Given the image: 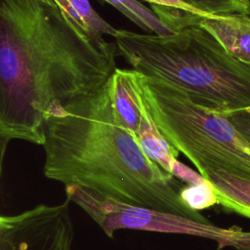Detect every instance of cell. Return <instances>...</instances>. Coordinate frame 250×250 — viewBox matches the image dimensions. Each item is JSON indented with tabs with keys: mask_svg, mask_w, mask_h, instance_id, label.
<instances>
[{
	"mask_svg": "<svg viewBox=\"0 0 250 250\" xmlns=\"http://www.w3.org/2000/svg\"><path fill=\"white\" fill-rule=\"evenodd\" d=\"M203 178L212 185L219 205L250 219V180L223 170L209 172Z\"/></svg>",
	"mask_w": 250,
	"mask_h": 250,
	"instance_id": "9c48e42d",
	"label": "cell"
},
{
	"mask_svg": "<svg viewBox=\"0 0 250 250\" xmlns=\"http://www.w3.org/2000/svg\"><path fill=\"white\" fill-rule=\"evenodd\" d=\"M58 3L78 23L87 29L101 34L114 37L118 29L104 21L91 6L89 0H57Z\"/></svg>",
	"mask_w": 250,
	"mask_h": 250,
	"instance_id": "7c38bea8",
	"label": "cell"
},
{
	"mask_svg": "<svg viewBox=\"0 0 250 250\" xmlns=\"http://www.w3.org/2000/svg\"><path fill=\"white\" fill-rule=\"evenodd\" d=\"M140 73L134 69L116 68L108 80L114 109L122 124L136 136L142 118Z\"/></svg>",
	"mask_w": 250,
	"mask_h": 250,
	"instance_id": "52a82bcc",
	"label": "cell"
},
{
	"mask_svg": "<svg viewBox=\"0 0 250 250\" xmlns=\"http://www.w3.org/2000/svg\"><path fill=\"white\" fill-rule=\"evenodd\" d=\"M64 190L66 197L80 206L108 237L125 229L196 235L214 239L222 245H242L247 241L248 233L239 229H221L213 224H201L177 215L124 204L76 186L64 187Z\"/></svg>",
	"mask_w": 250,
	"mask_h": 250,
	"instance_id": "5b68a950",
	"label": "cell"
},
{
	"mask_svg": "<svg viewBox=\"0 0 250 250\" xmlns=\"http://www.w3.org/2000/svg\"><path fill=\"white\" fill-rule=\"evenodd\" d=\"M139 84L160 133L202 177L223 170L250 180V144L226 114L197 104L167 81L140 73Z\"/></svg>",
	"mask_w": 250,
	"mask_h": 250,
	"instance_id": "277c9868",
	"label": "cell"
},
{
	"mask_svg": "<svg viewBox=\"0 0 250 250\" xmlns=\"http://www.w3.org/2000/svg\"><path fill=\"white\" fill-rule=\"evenodd\" d=\"M109 80V79H108ZM44 176L115 201L212 224L182 198V182L151 160L114 109L108 81L45 116Z\"/></svg>",
	"mask_w": 250,
	"mask_h": 250,
	"instance_id": "7a4b0ae2",
	"label": "cell"
},
{
	"mask_svg": "<svg viewBox=\"0 0 250 250\" xmlns=\"http://www.w3.org/2000/svg\"><path fill=\"white\" fill-rule=\"evenodd\" d=\"M145 1H147L148 3H150V5H159V6L175 8V9L184 10V11H187L189 13L203 16L200 12L193 9L191 6L187 4L184 0H145Z\"/></svg>",
	"mask_w": 250,
	"mask_h": 250,
	"instance_id": "2e32d148",
	"label": "cell"
},
{
	"mask_svg": "<svg viewBox=\"0 0 250 250\" xmlns=\"http://www.w3.org/2000/svg\"><path fill=\"white\" fill-rule=\"evenodd\" d=\"M71 201L38 204L16 215L0 217V250H72Z\"/></svg>",
	"mask_w": 250,
	"mask_h": 250,
	"instance_id": "8992f818",
	"label": "cell"
},
{
	"mask_svg": "<svg viewBox=\"0 0 250 250\" xmlns=\"http://www.w3.org/2000/svg\"><path fill=\"white\" fill-rule=\"evenodd\" d=\"M142 102V118L137 138L146 155L162 169L171 174L172 163L174 160L178 159L180 152L167 142L158 130L146 106L143 95Z\"/></svg>",
	"mask_w": 250,
	"mask_h": 250,
	"instance_id": "30bf717a",
	"label": "cell"
},
{
	"mask_svg": "<svg viewBox=\"0 0 250 250\" xmlns=\"http://www.w3.org/2000/svg\"><path fill=\"white\" fill-rule=\"evenodd\" d=\"M115 42L78 23L57 0H0V144H44L45 116L103 87Z\"/></svg>",
	"mask_w": 250,
	"mask_h": 250,
	"instance_id": "6da1fadb",
	"label": "cell"
},
{
	"mask_svg": "<svg viewBox=\"0 0 250 250\" xmlns=\"http://www.w3.org/2000/svg\"><path fill=\"white\" fill-rule=\"evenodd\" d=\"M236 130L250 144V107L227 115Z\"/></svg>",
	"mask_w": 250,
	"mask_h": 250,
	"instance_id": "9a60e30c",
	"label": "cell"
},
{
	"mask_svg": "<svg viewBox=\"0 0 250 250\" xmlns=\"http://www.w3.org/2000/svg\"><path fill=\"white\" fill-rule=\"evenodd\" d=\"M194 20L211 32L235 59L250 65V17L201 16Z\"/></svg>",
	"mask_w": 250,
	"mask_h": 250,
	"instance_id": "ba28073f",
	"label": "cell"
},
{
	"mask_svg": "<svg viewBox=\"0 0 250 250\" xmlns=\"http://www.w3.org/2000/svg\"><path fill=\"white\" fill-rule=\"evenodd\" d=\"M203 16H250V0H184Z\"/></svg>",
	"mask_w": 250,
	"mask_h": 250,
	"instance_id": "4fadbf2b",
	"label": "cell"
},
{
	"mask_svg": "<svg viewBox=\"0 0 250 250\" xmlns=\"http://www.w3.org/2000/svg\"><path fill=\"white\" fill-rule=\"evenodd\" d=\"M181 196L195 211H201L202 209L218 204L215 190L207 180L201 184L184 186L181 190Z\"/></svg>",
	"mask_w": 250,
	"mask_h": 250,
	"instance_id": "5bb4252c",
	"label": "cell"
},
{
	"mask_svg": "<svg viewBox=\"0 0 250 250\" xmlns=\"http://www.w3.org/2000/svg\"><path fill=\"white\" fill-rule=\"evenodd\" d=\"M113 6L128 20L141 27L144 31L158 35H169L174 33L166 26L158 16L137 0H102Z\"/></svg>",
	"mask_w": 250,
	"mask_h": 250,
	"instance_id": "8fae6325",
	"label": "cell"
},
{
	"mask_svg": "<svg viewBox=\"0 0 250 250\" xmlns=\"http://www.w3.org/2000/svg\"><path fill=\"white\" fill-rule=\"evenodd\" d=\"M174 33L118 29V55L139 73L182 88L197 104L222 114L250 107V65L232 57L193 13L151 5Z\"/></svg>",
	"mask_w": 250,
	"mask_h": 250,
	"instance_id": "3957f363",
	"label": "cell"
}]
</instances>
